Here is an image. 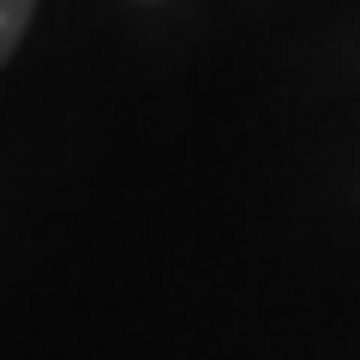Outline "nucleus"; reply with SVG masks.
I'll use <instances>...</instances> for the list:
<instances>
[{
	"label": "nucleus",
	"instance_id": "nucleus-1",
	"mask_svg": "<svg viewBox=\"0 0 360 360\" xmlns=\"http://www.w3.org/2000/svg\"><path fill=\"white\" fill-rule=\"evenodd\" d=\"M30 13H37V0H0V66L13 60V49L25 42Z\"/></svg>",
	"mask_w": 360,
	"mask_h": 360
}]
</instances>
